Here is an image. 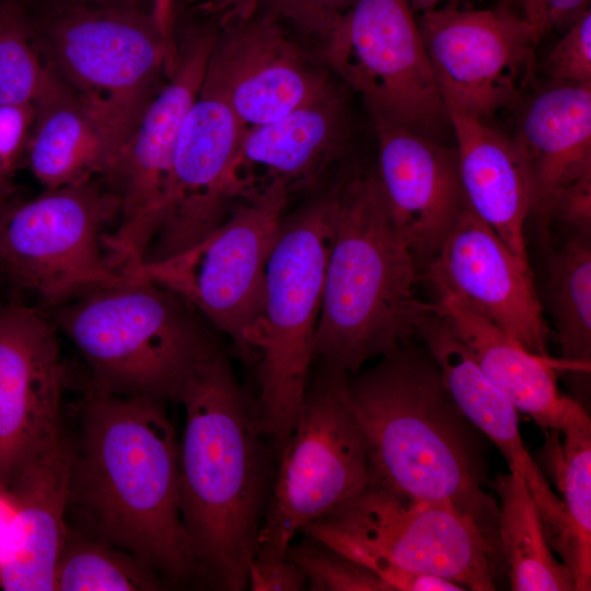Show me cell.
Masks as SVG:
<instances>
[{
	"label": "cell",
	"mask_w": 591,
	"mask_h": 591,
	"mask_svg": "<svg viewBox=\"0 0 591 591\" xmlns=\"http://www.w3.org/2000/svg\"><path fill=\"white\" fill-rule=\"evenodd\" d=\"M286 558L303 569L313 591H392L367 567L309 537L290 545Z\"/></svg>",
	"instance_id": "31"
},
{
	"label": "cell",
	"mask_w": 591,
	"mask_h": 591,
	"mask_svg": "<svg viewBox=\"0 0 591 591\" xmlns=\"http://www.w3.org/2000/svg\"><path fill=\"white\" fill-rule=\"evenodd\" d=\"M164 586V580L132 554L68 525L55 590L152 591Z\"/></svg>",
	"instance_id": "29"
},
{
	"label": "cell",
	"mask_w": 591,
	"mask_h": 591,
	"mask_svg": "<svg viewBox=\"0 0 591 591\" xmlns=\"http://www.w3.org/2000/svg\"><path fill=\"white\" fill-rule=\"evenodd\" d=\"M300 532L367 567L392 591H493L502 560L450 507L370 483Z\"/></svg>",
	"instance_id": "6"
},
{
	"label": "cell",
	"mask_w": 591,
	"mask_h": 591,
	"mask_svg": "<svg viewBox=\"0 0 591 591\" xmlns=\"http://www.w3.org/2000/svg\"><path fill=\"white\" fill-rule=\"evenodd\" d=\"M461 0H408L415 15L447 4H460Z\"/></svg>",
	"instance_id": "41"
},
{
	"label": "cell",
	"mask_w": 591,
	"mask_h": 591,
	"mask_svg": "<svg viewBox=\"0 0 591 591\" xmlns=\"http://www.w3.org/2000/svg\"><path fill=\"white\" fill-rule=\"evenodd\" d=\"M449 116L468 208L530 267L524 228L531 190L512 139L487 123L453 113Z\"/></svg>",
	"instance_id": "24"
},
{
	"label": "cell",
	"mask_w": 591,
	"mask_h": 591,
	"mask_svg": "<svg viewBox=\"0 0 591 591\" xmlns=\"http://www.w3.org/2000/svg\"><path fill=\"white\" fill-rule=\"evenodd\" d=\"M420 265L390 217L374 169L340 174L313 361L352 374L418 335L433 302L418 296Z\"/></svg>",
	"instance_id": "4"
},
{
	"label": "cell",
	"mask_w": 591,
	"mask_h": 591,
	"mask_svg": "<svg viewBox=\"0 0 591 591\" xmlns=\"http://www.w3.org/2000/svg\"><path fill=\"white\" fill-rule=\"evenodd\" d=\"M322 57L371 117L443 144L453 139L408 0H357L322 42Z\"/></svg>",
	"instance_id": "11"
},
{
	"label": "cell",
	"mask_w": 591,
	"mask_h": 591,
	"mask_svg": "<svg viewBox=\"0 0 591 591\" xmlns=\"http://www.w3.org/2000/svg\"><path fill=\"white\" fill-rule=\"evenodd\" d=\"M590 234L566 233L548 258V301L563 358L587 373L591 361Z\"/></svg>",
	"instance_id": "28"
},
{
	"label": "cell",
	"mask_w": 591,
	"mask_h": 591,
	"mask_svg": "<svg viewBox=\"0 0 591 591\" xmlns=\"http://www.w3.org/2000/svg\"><path fill=\"white\" fill-rule=\"evenodd\" d=\"M216 23L202 83L225 99L246 129L281 117L332 85L286 24L265 9Z\"/></svg>",
	"instance_id": "15"
},
{
	"label": "cell",
	"mask_w": 591,
	"mask_h": 591,
	"mask_svg": "<svg viewBox=\"0 0 591 591\" xmlns=\"http://www.w3.org/2000/svg\"><path fill=\"white\" fill-rule=\"evenodd\" d=\"M69 2H80V3H120V2H132L136 3V0H62ZM171 3V0H165Z\"/></svg>",
	"instance_id": "42"
},
{
	"label": "cell",
	"mask_w": 591,
	"mask_h": 591,
	"mask_svg": "<svg viewBox=\"0 0 591 591\" xmlns=\"http://www.w3.org/2000/svg\"><path fill=\"white\" fill-rule=\"evenodd\" d=\"M66 83L44 57L23 0H0V104L34 105Z\"/></svg>",
	"instance_id": "30"
},
{
	"label": "cell",
	"mask_w": 591,
	"mask_h": 591,
	"mask_svg": "<svg viewBox=\"0 0 591 591\" xmlns=\"http://www.w3.org/2000/svg\"><path fill=\"white\" fill-rule=\"evenodd\" d=\"M196 9L208 19L221 20L246 13L255 7V0H197Z\"/></svg>",
	"instance_id": "38"
},
{
	"label": "cell",
	"mask_w": 591,
	"mask_h": 591,
	"mask_svg": "<svg viewBox=\"0 0 591 591\" xmlns=\"http://www.w3.org/2000/svg\"><path fill=\"white\" fill-rule=\"evenodd\" d=\"M548 220H556L566 233L591 234V174L563 190L554 200Z\"/></svg>",
	"instance_id": "36"
},
{
	"label": "cell",
	"mask_w": 591,
	"mask_h": 591,
	"mask_svg": "<svg viewBox=\"0 0 591 591\" xmlns=\"http://www.w3.org/2000/svg\"><path fill=\"white\" fill-rule=\"evenodd\" d=\"M163 403L89 390L68 510L77 529L179 583L198 571L179 510V442Z\"/></svg>",
	"instance_id": "2"
},
{
	"label": "cell",
	"mask_w": 591,
	"mask_h": 591,
	"mask_svg": "<svg viewBox=\"0 0 591 591\" xmlns=\"http://www.w3.org/2000/svg\"><path fill=\"white\" fill-rule=\"evenodd\" d=\"M497 534L512 591H575L569 569L557 560L520 470L496 477Z\"/></svg>",
	"instance_id": "26"
},
{
	"label": "cell",
	"mask_w": 591,
	"mask_h": 591,
	"mask_svg": "<svg viewBox=\"0 0 591 591\" xmlns=\"http://www.w3.org/2000/svg\"><path fill=\"white\" fill-rule=\"evenodd\" d=\"M247 586L253 591H300L308 587L303 569L294 561L254 558L248 566Z\"/></svg>",
	"instance_id": "37"
},
{
	"label": "cell",
	"mask_w": 591,
	"mask_h": 591,
	"mask_svg": "<svg viewBox=\"0 0 591 591\" xmlns=\"http://www.w3.org/2000/svg\"><path fill=\"white\" fill-rule=\"evenodd\" d=\"M176 401L185 412L179 510L198 575L220 590H244L269 498L274 450L256 402L215 339L189 370Z\"/></svg>",
	"instance_id": "1"
},
{
	"label": "cell",
	"mask_w": 591,
	"mask_h": 591,
	"mask_svg": "<svg viewBox=\"0 0 591 591\" xmlns=\"http://www.w3.org/2000/svg\"><path fill=\"white\" fill-rule=\"evenodd\" d=\"M540 68L552 82L591 83L590 9L564 31Z\"/></svg>",
	"instance_id": "32"
},
{
	"label": "cell",
	"mask_w": 591,
	"mask_h": 591,
	"mask_svg": "<svg viewBox=\"0 0 591 591\" xmlns=\"http://www.w3.org/2000/svg\"><path fill=\"white\" fill-rule=\"evenodd\" d=\"M350 118L343 95L332 84L281 117L245 130L228 175L234 201L281 187L289 195L316 189L345 157Z\"/></svg>",
	"instance_id": "18"
},
{
	"label": "cell",
	"mask_w": 591,
	"mask_h": 591,
	"mask_svg": "<svg viewBox=\"0 0 591 591\" xmlns=\"http://www.w3.org/2000/svg\"><path fill=\"white\" fill-rule=\"evenodd\" d=\"M35 107L26 159L45 188L111 174L126 140L103 113L67 84Z\"/></svg>",
	"instance_id": "25"
},
{
	"label": "cell",
	"mask_w": 591,
	"mask_h": 591,
	"mask_svg": "<svg viewBox=\"0 0 591 591\" xmlns=\"http://www.w3.org/2000/svg\"><path fill=\"white\" fill-rule=\"evenodd\" d=\"M181 298L153 281L126 278L89 289L47 314L76 347L89 390L175 399L213 340Z\"/></svg>",
	"instance_id": "7"
},
{
	"label": "cell",
	"mask_w": 591,
	"mask_h": 591,
	"mask_svg": "<svg viewBox=\"0 0 591 591\" xmlns=\"http://www.w3.org/2000/svg\"><path fill=\"white\" fill-rule=\"evenodd\" d=\"M72 447L59 432L31 454L9 479L15 513L0 557L7 591H54L65 543Z\"/></svg>",
	"instance_id": "20"
},
{
	"label": "cell",
	"mask_w": 591,
	"mask_h": 591,
	"mask_svg": "<svg viewBox=\"0 0 591 591\" xmlns=\"http://www.w3.org/2000/svg\"><path fill=\"white\" fill-rule=\"evenodd\" d=\"M290 195L271 187L237 200L211 233L186 251L146 263L128 278L170 290L228 335L242 358L263 300L265 268Z\"/></svg>",
	"instance_id": "12"
},
{
	"label": "cell",
	"mask_w": 591,
	"mask_h": 591,
	"mask_svg": "<svg viewBox=\"0 0 591 591\" xmlns=\"http://www.w3.org/2000/svg\"><path fill=\"white\" fill-rule=\"evenodd\" d=\"M533 28L540 40L554 31H565L590 9V0H501Z\"/></svg>",
	"instance_id": "35"
},
{
	"label": "cell",
	"mask_w": 591,
	"mask_h": 591,
	"mask_svg": "<svg viewBox=\"0 0 591 591\" xmlns=\"http://www.w3.org/2000/svg\"><path fill=\"white\" fill-rule=\"evenodd\" d=\"M18 201L12 185L0 188V229L9 212Z\"/></svg>",
	"instance_id": "40"
},
{
	"label": "cell",
	"mask_w": 591,
	"mask_h": 591,
	"mask_svg": "<svg viewBox=\"0 0 591 591\" xmlns=\"http://www.w3.org/2000/svg\"><path fill=\"white\" fill-rule=\"evenodd\" d=\"M121 212L101 177L18 201L0 229V269L19 291L55 308L76 296L125 280L107 260L104 237Z\"/></svg>",
	"instance_id": "10"
},
{
	"label": "cell",
	"mask_w": 591,
	"mask_h": 591,
	"mask_svg": "<svg viewBox=\"0 0 591 591\" xmlns=\"http://www.w3.org/2000/svg\"><path fill=\"white\" fill-rule=\"evenodd\" d=\"M34 105L0 104V188L11 185V178L26 155L35 120Z\"/></svg>",
	"instance_id": "34"
},
{
	"label": "cell",
	"mask_w": 591,
	"mask_h": 591,
	"mask_svg": "<svg viewBox=\"0 0 591 591\" xmlns=\"http://www.w3.org/2000/svg\"><path fill=\"white\" fill-rule=\"evenodd\" d=\"M318 366L278 459L258 532L257 559H283L297 532L369 480L364 437L347 393L348 374Z\"/></svg>",
	"instance_id": "9"
},
{
	"label": "cell",
	"mask_w": 591,
	"mask_h": 591,
	"mask_svg": "<svg viewBox=\"0 0 591 591\" xmlns=\"http://www.w3.org/2000/svg\"><path fill=\"white\" fill-rule=\"evenodd\" d=\"M340 175L283 215L266 268L262 306L247 336L256 366L259 424L278 460L296 425L311 366Z\"/></svg>",
	"instance_id": "5"
},
{
	"label": "cell",
	"mask_w": 591,
	"mask_h": 591,
	"mask_svg": "<svg viewBox=\"0 0 591 591\" xmlns=\"http://www.w3.org/2000/svg\"><path fill=\"white\" fill-rule=\"evenodd\" d=\"M15 506L10 494L0 490V557L5 544L10 525L14 518Z\"/></svg>",
	"instance_id": "39"
},
{
	"label": "cell",
	"mask_w": 591,
	"mask_h": 591,
	"mask_svg": "<svg viewBox=\"0 0 591 591\" xmlns=\"http://www.w3.org/2000/svg\"><path fill=\"white\" fill-rule=\"evenodd\" d=\"M426 268L431 286L452 293L526 350L549 357V328L531 268L468 206Z\"/></svg>",
	"instance_id": "17"
},
{
	"label": "cell",
	"mask_w": 591,
	"mask_h": 591,
	"mask_svg": "<svg viewBox=\"0 0 591 591\" xmlns=\"http://www.w3.org/2000/svg\"><path fill=\"white\" fill-rule=\"evenodd\" d=\"M171 23L161 8L62 0L33 20L37 44L58 77L125 140L172 69L176 40Z\"/></svg>",
	"instance_id": "8"
},
{
	"label": "cell",
	"mask_w": 591,
	"mask_h": 591,
	"mask_svg": "<svg viewBox=\"0 0 591 591\" xmlns=\"http://www.w3.org/2000/svg\"><path fill=\"white\" fill-rule=\"evenodd\" d=\"M357 0H257L283 24H290L323 42Z\"/></svg>",
	"instance_id": "33"
},
{
	"label": "cell",
	"mask_w": 591,
	"mask_h": 591,
	"mask_svg": "<svg viewBox=\"0 0 591 591\" xmlns=\"http://www.w3.org/2000/svg\"><path fill=\"white\" fill-rule=\"evenodd\" d=\"M418 335L464 417L494 442L505 456L509 470L517 468L523 473L548 543L559 554L565 537L563 501L553 493L522 441L518 409L482 371L440 315L436 313L430 316Z\"/></svg>",
	"instance_id": "21"
},
{
	"label": "cell",
	"mask_w": 591,
	"mask_h": 591,
	"mask_svg": "<svg viewBox=\"0 0 591 591\" xmlns=\"http://www.w3.org/2000/svg\"><path fill=\"white\" fill-rule=\"evenodd\" d=\"M431 287L434 312L518 412L526 414L544 429L560 432L576 421L590 418L580 402L558 390L556 370L566 368L570 371L566 362L526 350L452 293Z\"/></svg>",
	"instance_id": "22"
},
{
	"label": "cell",
	"mask_w": 591,
	"mask_h": 591,
	"mask_svg": "<svg viewBox=\"0 0 591 591\" xmlns=\"http://www.w3.org/2000/svg\"><path fill=\"white\" fill-rule=\"evenodd\" d=\"M374 167L390 217L420 266H428L467 206L454 147L371 117Z\"/></svg>",
	"instance_id": "19"
},
{
	"label": "cell",
	"mask_w": 591,
	"mask_h": 591,
	"mask_svg": "<svg viewBox=\"0 0 591 591\" xmlns=\"http://www.w3.org/2000/svg\"><path fill=\"white\" fill-rule=\"evenodd\" d=\"M416 19L449 113L489 124L520 99L533 78L538 39L508 5L447 4Z\"/></svg>",
	"instance_id": "14"
},
{
	"label": "cell",
	"mask_w": 591,
	"mask_h": 591,
	"mask_svg": "<svg viewBox=\"0 0 591 591\" xmlns=\"http://www.w3.org/2000/svg\"><path fill=\"white\" fill-rule=\"evenodd\" d=\"M347 393L366 441L368 483L450 507L500 553L499 507L482 486L474 427L428 351L406 345L382 356L372 368L347 375Z\"/></svg>",
	"instance_id": "3"
},
{
	"label": "cell",
	"mask_w": 591,
	"mask_h": 591,
	"mask_svg": "<svg viewBox=\"0 0 591 591\" xmlns=\"http://www.w3.org/2000/svg\"><path fill=\"white\" fill-rule=\"evenodd\" d=\"M511 139L528 174L531 212L547 219L557 196L591 174V83L552 82L528 102Z\"/></svg>",
	"instance_id": "23"
},
{
	"label": "cell",
	"mask_w": 591,
	"mask_h": 591,
	"mask_svg": "<svg viewBox=\"0 0 591 591\" xmlns=\"http://www.w3.org/2000/svg\"><path fill=\"white\" fill-rule=\"evenodd\" d=\"M57 333L39 309L0 303V480L60 432L66 367Z\"/></svg>",
	"instance_id": "16"
},
{
	"label": "cell",
	"mask_w": 591,
	"mask_h": 591,
	"mask_svg": "<svg viewBox=\"0 0 591 591\" xmlns=\"http://www.w3.org/2000/svg\"><path fill=\"white\" fill-rule=\"evenodd\" d=\"M217 23L189 26L176 40L166 81L148 103L104 179L121 200L120 218L104 237L109 265L139 268L158 230L185 118L200 90Z\"/></svg>",
	"instance_id": "13"
},
{
	"label": "cell",
	"mask_w": 591,
	"mask_h": 591,
	"mask_svg": "<svg viewBox=\"0 0 591 591\" xmlns=\"http://www.w3.org/2000/svg\"><path fill=\"white\" fill-rule=\"evenodd\" d=\"M559 430L546 429L540 460L563 496L565 537L561 561L569 569L575 591L591 589V420Z\"/></svg>",
	"instance_id": "27"
}]
</instances>
